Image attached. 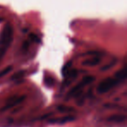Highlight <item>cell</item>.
I'll return each mask as SVG.
<instances>
[{"label":"cell","mask_w":127,"mask_h":127,"mask_svg":"<svg viewBox=\"0 0 127 127\" xmlns=\"http://www.w3.org/2000/svg\"><path fill=\"white\" fill-rule=\"evenodd\" d=\"M13 38V28L10 24L4 25L0 34V60L4 58Z\"/></svg>","instance_id":"cell-1"},{"label":"cell","mask_w":127,"mask_h":127,"mask_svg":"<svg viewBox=\"0 0 127 127\" xmlns=\"http://www.w3.org/2000/svg\"><path fill=\"white\" fill-rule=\"evenodd\" d=\"M95 80V78L93 76H85L83 78V79L79 82L77 85H75L67 94V98L70 97H78L80 95V93L83 91L84 87L88 85L89 84L92 83V82Z\"/></svg>","instance_id":"cell-2"},{"label":"cell","mask_w":127,"mask_h":127,"mask_svg":"<svg viewBox=\"0 0 127 127\" xmlns=\"http://www.w3.org/2000/svg\"><path fill=\"white\" fill-rule=\"evenodd\" d=\"M119 83L117 78H107L100 82L97 87V92L99 94H104L105 92H108L111 89H112L114 86H116Z\"/></svg>","instance_id":"cell-3"},{"label":"cell","mask_w":127,"mask_h":127,"mask_svg":"<svg viewBox=\"0 0 127 127\" xmlns=\"http://www.w3.org/2000/svg\"><path fill=\"white\" fill-rule=\"evenodd\" d=\"M25 97H26V96H25V95L24 96L23 95L22 96H13L12 97L8 99L7 102L5 103V104L2 107L1 111H6L9 109H11V108L18 105V104H20L21 103H23V101L25 99Z\"/></svg>","instance_id":"cell-4"},{"label":"cell","mask_w":127,"mask_h":127,"mask_svg":"<svg viewBox=\"0 0 127 127\" xmlns=\"http://www.w3.org/2000/svg\"><path fill=\"white\" fill-rule=\"evenodd\" d=\"M75 119V117L71 116V115H67L64 117H60V118H53L49 120L50 123L51 124H64L67 123V122L72 121Z\"/></svg>","instance_id":"cell-5"},{"label":"cell","mask_w":127,"mask_h":127,"mask_svg":"<svg viewBox=\"0 0 127 127\" xmlns=\"http://www.w3.org/2000/svg\"><path fill=\"white\" fill-rule=\"evenodd\" d=\"M125 115H121V114H116V115H112V116L109 117L107 118L108 122H111V123H123V122L125 121Z\"/></svg>","instance_id":"cell-6"},{"label":"cell","mask_w":127,"mask_h":127,"mask_svg":"<svg viewBox=\"0 0 127 127\" xmlns=\"http://www.w3.org/2000/svg\"><path fill=\"white\" fill-rule=\"evenodd\" d=\"M100 62H101L100 58H98V57H93V58H90V59L85 60V61L83 62V64L86 66H96V65H97Z\"/></svg>","instance_id":"cell-7"},{"label":"cell","mask_w":127,"mask_h":127,"mask_svg":"<svg viewBox=\"0 0 127 127\" xmlns=\"http://www.w3.org/2000/svg\"><path fill=\"white\" fill-rule=\"evenodd\" d=\"M114 78H117L119 82L125 80V78H126V70H125V68L124 67L123 69H121L120 71H118V72L115 74Z\"/></svg>","instance_id":"cell-8"},{"label":"cell","mask_w":127,"mask_h":127,"mask_svg":"<svg viewBox=\"0 0 127 127\" xmlns=\"http://www.w3.org/2000/svg\"><path fill=\"white\" fill-rule=\"evenodd\" d=\"M57 110H58L59 112H62V113H70L74 111L73 108L69 107V106H65V105H58L57 106Z\"/></svg>","instance_id":"cell-9"},{"label":"cell","mask_w":127,"mask_h":127,"mask_svg":"<svg viewBox=\"0 0 127 127\" xmlns=\"http://www.w3.org/2000/svg\"><path fill=\"white\" fill-rule=\"evenodd\" d=\"M11 71V66H8V67H6L5 69L3 70L2 71H0V78L5 76V75L8 74Z\"/></svg>","instance_id":"cell-10"},{"label":"cell","mask_w":127,"mask_h":127,"mask_svg":"<svg viewBox=\"0 0 127 127\" xmlns=\"http://www.w3.org/2000/svg\"><path fill=\"white\" fill-rule=\"evenodd\" d=\"M115 62L113 63V61H111V64H106V65H104V66H103L102 67V69H101V71H107V70H109L110 68L111 67L112 65H114L115 64Z\"/></svg>","instance_id":"cell-11"}]
</instances>
